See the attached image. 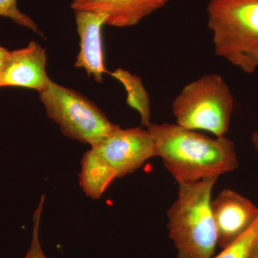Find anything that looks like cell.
<instances>
[{
    "label": "cell",
    "mask_w": 258,
    "mask_h": 258,
    "mask_svg": "<svg viewBox=\"0 0 258 258\" xmlns=\"http://www.w3.org/2000/svg\"><path fill=\"white\" fill-rule=\"evenodd\" d=\"M79 184L88 198L98 200L116 179V173L101 153L94 148L83 154Z\"/></svg>",
    "instance_id": "8fae6325"
},
{
    "label": "cell",
    "mask_w": 258,
    "mask_h": 258,
    "mask_svg": "<svg viewBox=\"0 0 258 258\" xmlns=\"http://www.w3.org/2000/svg\"><path fill=\"white\" fill-rule=\"evenodd\" d=\"M92 147L109 163L118 178L134 173L151 158L157 157L152 135L141 127L123 129L120 126Z\"/></svg>",
    "instance_id": "8992f818"
},
{
    "label": "cell",
    "mask_w": 258,
    "mask_h": 258,
    "mask_svg": "<svg viewBox=\"0 0 258 258\" xmlns=\"http://www.w3.org/2000/svg\"><path fill=\"white\" fill-rule=\"evenodd\" d=\"M45 200V195H42L38 207L34 212L31 243L28 252L23 258H47L42 250L40 240V234H39L42 208H43Z\"/></svg>",
    "instance_id": "9a60e30c"
},
{
    "label": "cell",
    "mask_w": 258,
    "mask_h": 258,
    "mask_svg": "<svg viewBox=\"0 0 258 258\" xmlns=\"http://www.w3.org/2000/svg\"><path fill=\"white\" fill-rule=\"evenodd\" d=\"M211 210L216 227L217 245L225 248L253 224L258 208L249 199L225 189L212 200Z\"/></svg>",
    "instance_id": "52a82bcc"
},
{
    "label": "cell",
    "mask_w": 258,
    "mask_h": 258,
    "mask_svg": "<svg viewBox=\"0 0 258 258\" xmlns=\"http://www.w3.org/2000/svg\"><path fill=\"white\" fill-rule=\"evenodd\" d=\"M219 177L180 183L167 212L169 235L176 258H212L217 246L211 210L212 192Z\"/></svg>",
    "instance_id": "7a4b0ae2"
},
{
    "label": "cell",
    "mask_w": 258,
    "mask_h": 258,
    "mask_svg": "<svg viewBox=\"0 0 258 258\" xmlns=\"http://www.w3.org/2000/svg\"><path fill=\"white\" fill-rule=\"evenodd\" d=\"M171 0H74V10H87L106 15L105 25L125 28L165 6Z\"/></svg>",
    "instance_id": "30bf717a"
},
{
    "label": "cell",
    "mask_w": 258,
    "mask_h": 258,
    "mask_svg": "<svg viewBox=\"0 0 258 258\" xmlns=\"http://www.w3.org/2000/svg\"><path fill=\"white\" fill-rule=\"evenodd\" d=\"M258 237V217L236 240L212 258H249Z\"/></svg>",
    "instance_id": "4fadbf2b"
},
{
    "label": "cell",
    "mask_w": 258,
    "mask_h": 258,
    "mask_svg": "<svg viewBox=\"0 0 258 258\" xmlns=\"http://www.w3.org/2000/svg\"><path fill=\"white\" fill-rule=\"evenodd\" d=\"M74 12L80 38V50L75 67L84 69L88 76H93L96 82L102 83L103 75L107 73L101 35L106 15L87 10Z\"/></svg>",
    "instance_id": "9c48e42d"
},
{
    "label": "cell",
    "mask_w": 258,
    "mask_h": 258,
    "mask_svg": "<svg viewBox=\"0 0 258 258\" xmlns=\"http://www.w3.org/2000/svg\"><path fill=\"white\" fill-rule=\"evenodd\" d=\"M249 258H258V237L255 244H254L253 249H252V253H251L250 257Z\"/></svg>",
    "instance_id": "ac0fdd59"
},
{
    "label": "cell",
    "mask_w": 258,
    "mask_h": 258,
    "mask_svg": "<svg viewBox=\"0 0 258 258\" xmlns=\"http://www.w3.org/2000/svg\"><path fill=\"white\" fill-rule=\"evenodd\" d=\"M208 26L215 54L245 74L258 69V0H210Z\"/></svg>",
    "instance_id": "3957f363"
},
{
    "label": "cell",
    "mask_w": 258,
    "mask_h": 258,
    "mask_svg": "<svg viewBox=\"0 0 258 258\" xmlns=\"http://www.w3.org/2000/svg\"><path fill=\"white\" fill-rule=\"evenodd\" d=\"M46 66V50L37 42L9 51L0 77V88H30L41 93L52 81L47 76Z\"/></svg>",
    "instance_id": "ba28073f"
},
{
    "label": "cell",
    "mask_w": 258,
    "mask_h": 258,
    "mask_svg": "<svg viewBox=\"0 0 258 258\" xmlns=\"http://www.w3.org/2000/svg\"><path fill=\"white\" fill-rule=\"evenodd\" d=\"M0 17L11 19L18 25L43 36L35 21L18 9V0H0Z\"/></svg>",
    "instance_id": "5bb4252c"
},
{
    "label": "cell",
    "mask_w": 258,
    "mask_h": 258,
    "mask_svg": "<svg viewBox=\"0 0 258 258\" xmlns=\"http://www.w3.org/2000/svg\"><path fill=\"white\" fill-rule=\"evenodd\" d=\"M157 157L178 184L219 177L238 167L235 144L227 137L212 139L176 124L151 123Z\"/></svg>",
    "instance_id": "6da1fadb"
},
{
    "label": "cell",
    "mask_w": 258,
    "mask_h": 258,
    "mask_svg": "<svg viewBox=\"0 0 258 258\" xmlns=\"http://www.w3.org/2000/svg\"><path fill=\"white\" fill-rule=\"evenodd\" d=\"M39 98L47 116L60 126L66 137L91 147L120 127L86 96L52 81L46 90L39 93Z\"/></svg>",
    "instance_id": "5b68a950"
},
{
    "label": "cell",
    "mask_w": 258,
    "mask_h": 258,
    "mask_svg": "<svg viewBox=\"0 0 258 258\" xmlns=\"http://www.w3.org/2000/svg\"><path fill=\"white\" fill-rule=\"evenodd\" d=\"M9 51L8 49L0 45V77H1L2 73H3V69H4L5 62H6Z\"/></svg>",
    "instance_id": "2e32d148"
},
{
    "label": "cell",
    "mask_w": 258,
    "mask_h": 258,
    "mask_svg": "<svg viewBox=\"0 0 258 258\" xmlns=\"http://www.w3.org/2000/svg\"><path fill=\"white\" fill-rule=\"evenodd\" d=\"M111 75L124 86L127 103L139 112L142 118V125L147 127L150 124V100L140 78L122 69L115 70Z\"/></svg>",
    "instance_id": "7c38bea8"
},
{
    "label": "cell",
    "mask_w": 258,
    "mask_h": 258,
    "mask_svg": "<svg viewBox=\"0 0 258 258\" xmlns=\"http://www.w3.org/2000/svg\"><path fill=\"white\" fill-rule=\"evenodd\" d=\"M251 141H252V144L254 149L258 152V131H256V132L252 133Z\"/></svg>",
    "instance_id": "e0dca14e"
},
{
    "label": "cell",
    "mask_w": 258,
    "mask_h": 258,
    "mask_svg": "<svg viewBox=\"0 0 258 258\" xmlns=\"http://www.w3.org/2000/svg\"><path fill=\"white\" fill-rule=\"evenodd\" d=\"M233 96L221 76H203L186 85L172 103L176 124L191 130L226 137L233 112Z\"/></svg>",
    "instance_id": "277c9868"
}]
</instances>
